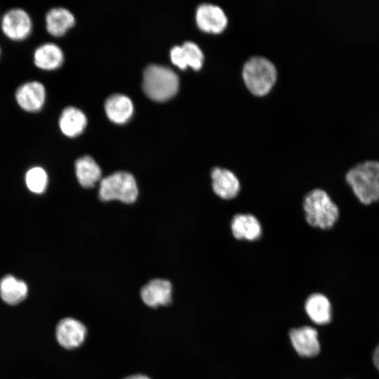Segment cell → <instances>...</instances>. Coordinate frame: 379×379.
Listing matches in <instances>:
<instances>
[{
  "instance_id": "obj_1",
  "label": "cell",
  "mask_w": 379,
  "mask_h": 379,
  "mask_svg": "<svg viewBox=\"0 0 379 379\" xmlns=\"http://www.w3.org/2000/svg\"><path fill=\"white\" fill-rule=\"evenodd\" d=\"M345 180L357 199L368 206L379 201V161L368 160L350 168Z\"/></svg>"
},
{
  "instance_id": "obj_2",
  "label": "cell",
  "mask_w": 379,
  "mask_h": 379,
  "mask_svg": "<svg viewBox=\"0 0 379 379\" xmlns=\"http://www.w3.org/2000/svg\"><path fill=\"white\" fill-rule=\"evenodd\" d=\"M303 209L307 223L321 230L332 228L340 214L338 206L327 192L321 189L312 190L305 196Z\"/></svg>"
},
{
  "instance_id": "obj_3",
  "label": "cell",
  "mask_w": 379,
  "mask_h": 379,
  "mask_svg": "<svg viewBox=\"0 0 379 379\" xmlns=\"http://www.w3.org/2000/svg\"><path fill=\"white\" fill-rule=\"evenodd\" d=\"M178 87V76L167 66L151 64L143 72L142 88L151 99L166 100L176 93Z\"/></svg>"
},
{
  "instance_id": "obj_4",
  "label": "cell",
  "mask_w": 379,
  "mask_h": 379,
  "mask_svg": "<svg viewBox=\"0 0 379 379\" xmlns=\"http://www.w3.org/2000/svg\"><path fill=\"white\" fill-rule=\"evenodd\" d=\"M243 78L248 88L255 95L267 93L277 79L273 63L261 56L249 58L244 65Z\"/></svg>"
},
{
  "instance_id": "obj_5",
  "label": "cell",
  "mask_w": 379,
  "mask_h": 379,
  "mask_svg": "<svg viewBox=\"0 0 379 379\" xmlns=\"http://www.w3.org/2000/svg\"><path fill=\"white\" fill-rule=\"evenodd\" d=\"M138 196L136 181L128 172H115L100 182L98 197L102 201L119 200L131 204L136 201Z\"/></svg>"
},
{
  "instance_id": "obj_6",
  "label": "cell",
  "mask_w": 379,
  "mask_h": 379,
  "mask_svg": "<svg viewBox=\"0 0 379 379\" xmlns=\"http://www.w3.org/2000/svg\"><path fill=\"white\" fill-rule=\"evenodd\" d=\"M1 27L7 38L18 41L26 39L30 35L33 25L31 17L26 11L13 8L2 16Z\"/></svg>"
},
{
  "instance_id": "obj_7",
  "label": "cell",
  "mask_w": 379,
  "mask_h": 379,
  "mask_svg": "<svg viewBox=\"0 0 379 379\" xmlns=\"http://www.w3.org/2000/svg\"><path fill=\"white\" fill-rule=\"evenodd\" d=\"M15 98L18 105L25 112H38L46 102V88L38 81L25 82L16 89Z\"/></svg>"
},
{
  "instance_id": "obj_8",
  "label": "cell",
  "mask_w": 379,
  "mask_h": 379,
  "mask_svg": "<svg viewBox=\"0 0 379 379\" xmlns=\"http://www.w3.org/2000/svg\"><path fill=\"white\" fill-rule=\"evenodd\" d=\"M87 329L80 321L72 318L62 319L57 324L55 336L58 343L64 348L72 350L81 346L86 337Z\"/></svg>"
},
{
  "instance_id": "obj_9",
  "label": "cell",
  "mask_w": 379,
  "mask_h": 379,
  "mask_svg": "<svg viewBox=\"0 0 379 379\" xmlns=\"http://www.w3.org/2000/svg\"><path fill=\"white\" fill-rule=\"evenodd\" d=\"M173 286L171 283L163 279H152L140 290V298L147 306L157 308L166 306L172 300Z\"/></svg>"
},
{
  "instance_id": "obj_10",
  "label": "cell",
  "mask_w": 379,
  "mask_h": 379,
  "mask_svg": "<svg viewBox=\"0 0 379 379\" xmlns=\"http://www.w3.org/2000/svg\"><path fill=\"white\" fill-rule=\"evenodd\" d=\"M195 17L198 27L207 32H221L227 24V18L224 11L212 4H200L196 10Z\"/></svg>"
},
{
  "instance_id": "obj_11",
  "label": "cell",
  "mask_w": 379,
  "mask_h": 379,
  "mask_svg": "<svg viewBox=\"0 0 379 379\" xmlns=\"http://www.w3.org/2000/svg\"><path fill=\"white\" fill-rule=\"evenodd\" d=\"M289 338L293 348L302 357H314L320 352L317 331L311 326H304L291 329Z\"/></svg>"
},
{
  "instance_id": "obj_12",
  "label": "cell",
  "mask_w": 379,
  "mask_h": 379,
  "mask_svg": "<svg viewBox=\"0 0 379 379\" xmlns=\"http://www.w3.org/2000/svg\"><path fill=\"white\" fill-rule=\"evenodd\" d=\"M212 188L219 197L229 200L236 197L241 186L238 178L231 171L215 167L211 173Z\"/></svg>"
},
{
  "instance_id": "obj_13",
  "label": "cell",
  "mask_w": 379,
  "mask_h": 379,
  "mask_svg": "<svg viewBox=\"0 0 379 379\" xmlns=\"http://www.w3.org/2000/svg\"><path fill=\"white\" fill-rule=\"evenodd\" d=\"M230 227L237 239L253 241L258 240L262 235L260 222L252 214H236L232 219Z\"/></svg>"
},
{
  "instance_id": "obj_14",
  "label": "cell",
  "mask_w": 379,
  "mask_h": 379,
  "mask_svg": "<svg viewBox=\"0 0 379 379\" xmlns=\"http://www.w3.org/2000/svg\"><path fill=\"white\" fill-rule=\"evenodd\" d=\"M33 59L37 68L44 71H52L62 65L64 54L59 46L48 42L39 46L35 49Z\"/></svg>"
},
{
  "instance_id": "obj_15",
  "label": "cell",
  "mask_w": 379,
  "mask_h": 379,
  "mask_svg": "<svg viewBox=\"0 0 379 379\" xmlns=\"http://www.w3.org/2000/svg\"><path fill=\"white\" fill-rule=\"evenodd\" d=\"M105 109L111 121L117 124H124L131 117L133 113V104L127 95L114 93L106 99Z\"/></svg>"
},
{
  "instance_id": "obj_16",
  "label": "cell",
  "mask_w": 379,
  "mask_h": 379,
  "mask_svg": "<svg viewBox=\"0 0 379 379\" xmlns=\"http://www.w3.org/2000/svg\"><path fill=\"white\" fill-rule=\"evenodd\" d=\"M305 309L310 319L318 325H325L331 321V302L321 293H315L310 295L305 301Z\"/></svg>"
},
{
  "instance_id": "obj_17",
  "label": "cell",
  "mask_w": 379,
  "mask_h": 379,
  "mask_svg": "<svg viewBox=\"0 0 379 379\" xmlns=\"http://www.w3.org/2000/svg\"><path fill=\"white\" fill-rule=\"evenodd\" d=\"M87 124L86 114L80 109L66 107L59 117L58 125L61 132L66 136L74 138L80 135Z\"/></svg>"
},
{
  "instance_id": "obj_18",
  "label": "cell",
  "mask_w": 379,
  "mask_h": 379,
  "mask_svg": "<svg viewBox=\"0 0 379 379\" xmlns=\"http://www.w3.org/2000/svg\"><path fill=\"white\" fill-rule=\"evenodd\" d=\"M45 22L46 30L51 35L61 36L74 25L75 18L68 9L55 7L46 13Z\"/></svg>"
},
{
  "instance_id": "obj_19",
  "label": "cell",
  "mask_w": 379,
  "mask_h": 379,
  "mask_svg": "<svg viewBox=\"0 0 379 379\" xmlns=\"http://www.w3.org/2000/svg\"><path fill=\"white\" fill-rule=\"evenodd\" d=\"M75 173L79 184L91 188L101 180L102 172L96 161L90 156L79 157L75 162Z\"/></svg>"
},
{
  "instance_id": "obj_20",
  "label": "cell",
  "mask_w": 379,
  "mask_h": 379,
  "mask_svg": "<svg viewBox=\"0 0 379 379\" xmlns=\"http://www.w3.org/2000/svg\"><path fill=\"white\" fill-rule=\"evenodd\" d=\"M28 288L25 282L13 275L4 276L0 281V295L7 304L14 305L23 301L27 296Z\"/></svg>"
},
{
  "instance_id": "obj_21",
  "label": "cell",
  "mask_w": 379,
  "mask_h": 379,
  "mask_svg": "<svg viewBox=\"0 0 379 379\" xmlns=\"http://www.w3.org/2000/svg\"><path fill=\"white\" fill-rule=\"evenodd\" d=\"M25 181L31 192L36 194L43 193L48 183L46 172L41 167H33L27 172Z\"/></svg>"
},
{
  "instance_id": "obj_22",
  "label": "cell",
  "mask_w": 379,
  "mask_h": 379,
  "mask_svg": "<svg viewBox=\"0 0 379 379\" xmlns=\"http://www.w3.org/2000/svg\"><path fill=\"white\" fill-rule=\"evenodd\" d=\"M182 47L187 66H190L194 69L201 68L204 60V54L199 46L193 41H187L183 43Z\"/></svg>"
},
{
  "instance_id": "obj_23",
  "label": "cell",
  "mask_w": 379,
  "mask_h": 379,
  "mask_svg": "<svg viewBox=\"0 0 379 379\" xmlns=\"http://www.w3.org/2000/svg\"><path fill=\"white\" fill-rule=\"evenodd\" d=\"M170 55L172 62L178 67L185 69L187 67L182 46H174L171 50Z\"/></svg>"
},
{
  "instance_id": "obj_24",
  "label": "cell",
  "mask_w": 379,
  "mask_h": 379,
  "mask_svg": "<svg viewBox=\"0 0 379 379\" xmlns=\"http://www.w3.org/2000/svg\"><path fill=\"white\" fill-rule=\"evenodd\" d=\"M372 361L375 368L379 371V344L375 347L372 355Z\"/></svg>"
},
{
  "instance_id": "obj_25",
  "label": "cell",
  "mask_w": 379,
  "mask_h": 379,
  "mask_svg": "<svg viewBox=\"0 0 379 379\" xmlns=\"http://www.w3.org/2000/svg\"><path fill=\"white\" fill-rule=\"evenodd\" d=\"M124 379H151V378L146 375L139 373V374H133V375H128L124 378Z\"/></svg>"
},
{
  "instance_id": "obj_26",
  "label": "cell",
  "mask_w": 379,
  "mask_h": 379,
  "mask_svg": "<svg viewBox=\"0 0 379 379\" xmlns=\"http://www.w3.org/2000/svg\"><path fill=\"white\" fill-rule=\"evenodd\" d=\"M1 47H0V56H1Z\"/></svg>"
}]
</instances>
